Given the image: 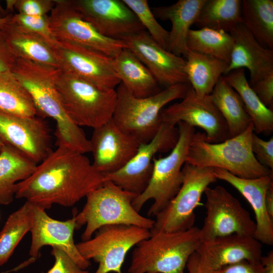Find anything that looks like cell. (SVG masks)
<instances>
[{"label":"cell","instance_id":"obj_1","mask_svg":"<svg viewBox=\"0 0 273 273\" xmlns=\"http://www.w3.org/2000/svg\"><path fill=\"white\" fill-rule=\"evenodd\" d=\"M105 181L84 154L58 146L17 184L15 197L45 210L53 204L71 207Z\"/></svg>","mask_w":273,"mask_h":273},{"label":"cell","instance_id":"obj_2","mask_svg":"<svg viewBox=\"0 0 273 273\" xmlns=\"http://www.w3.org/2000/svg\"><path fill=\"white\" fill-rule=\"evenodd\" d=\"M253 125L240 134L223 142L210 143L204 133L195 132L189 146L186 163L202 167L224 169L244 178H255L272 174L262 165L252 150Z\"/></svg>","mask_w":273,"mask_h":273},{"label":"cell","instance_id":"obj_3","mask_svg":"<svg viewBox=\"0 0 273 273\" xmlns=\"http://www.w3.org/2000/svg\"><path fill=\"white\" fill-rule=\"evenodd\" d=\"M201 243L200 229L151 234L134 249L127 273H184L187 261Z\"/></svg>","mask_w":273,"mask_h":273},{"label":"cell","instance_id":"obj_4","mask_svg":"<svg viewBox=\"0 0 273 273\" xmlns=\"http://www.w3.org/2000/svg\"><path fill=\"white\" fill-rule=\"evenodd\" d=\"M190 86L189 83H179L153 95L138 98L120 83L116 89L117 100L112 120L121 130L135 138L141 144L148 143L161 126L162 110L169 103L184 98Z\"/></svg>","mask_w":273,"mask_h":273},{"label":"cell","instance_id":"obj_5","mask_svg":"<svg viewBox=\"0 0 273 273\" xmlns=\"http://www.w3.org/2000/svg\"><path fill=\"white\" fill-rule=\"evenodd\" d=\"M137 196L110 180L89 193L84 206L76 216V230L86 225L82 240L90 239L100 228L106 225H132L152 229L155 220L142 216L132 206Z\"/></svg>","mask_w":273,"mask_h":273},{"label":"cell","instance_id":"obj_6","mask_svg":"<svg viewBox=\"0 0 273 273\" xmlns=\"http://www.w3.org/2000/svg\"><path fill=\"white\" fill-rule=\"evenodd\" d=\"M56 85L65 110L78 126L95 129L112 119L115 89L101 87L61 70Z\"/></svg>","mask_w":273,"mask_h":273},{"label":"cell","instance_id":"obj_7","mask_svg":"<svg viewBox=\"0 0 273 273\" xmlns=\"http://www.w3.org/2000/svg\"><path fill=\"white\" fill-rule=\"evenodd\" d=\"M177 124L178 138L175 145L168 155L154 158L149 183L145 190L132 203L134 209L139 212L148 200L153 199L154 202L147 212L149 216H155L164 209L177 193L183 183L182 168L195 129L183 122Z\"/></svg>","mask_w":273,"mask_h":273},{"label":"cell","instance_id":"obj_8","mask_svg":"<svg viewBox=\"0 0 273 273\" xmlns=\"http://www.w3.org/2000/svg\"><path fill=\"white\" fill-rule=\"evenodd\" d=\"M182 171V185L167 206L155 216L151 234L160 231H183L194 226V210L206 189L217 180L212 167L186 162Z\"/></svg>","mask_w":273,"mask_h":273},{"label":"cell","instance_id":"obj_9","mask_svg":"<svg viewBox=\"0 0 273 273\" xmlns=\"http://www.w3.org/2000/svg\"><path fill=\"white\" fill-rule=\"evenodd\" d=\"M95 233L94 237L76 244L85 259L98 263L95 273H123L121 267L127 252L151 236L150 230L126 224L104 225Z\"/></svg>","mask_w":273,"mask_h":273},{"label":"cell","instance_id":"obj_10","mask_svg":"<svg viewBox=\"0 0 273 273\" xmlns=\"http://www.w3.org/2000/svg\"><path fill=\"white\" fill-rule=\"evenodd\" d=\"M204 193L206 216L200 229L201 242L232 234L253 237L255 221L240 202L225 188L208 187Z\"/></svg>","mask_w":273,"mask_h":273},{"label":"cell","instance_id":"obj_11","mask_svg":"<svg viewBox=\"0 0 273 273\" xmlns=\"http://www.w3.org/2000/svg\"><path fill=\"white\" fill-rule=\"evenodd\" d=\"M49 16L51 30L58 41L78 44L115 58L126 48L120 39L106 37L87 21L71 0H54Z\"/></svg>","mask_w":273,"mask_h":273},{"label":"cell","instance_id":"obj_12","mask_svg":"<svg viewBox=\"0 0 273 273\" xmlns=\"http://www.w3.org/2000/svg\"><path fill=\"white\" fill-rule=\"evenodd\" d=\"M178 138V128L162 122L155 136L148 143H141L135 155L125 166L116 172L104 174L105 181L110 180L124 190L140 195L150 180L155 155L171 150Z\"/></svg>","mask_w":273,"mask_h":273},{"label":"cell","instance_id":"obj_13","mask_svg":"<svg viewBox=\"0 0 273 273\" xmlns=\"http://www.w3.org/2000/svg\"><path fill=\"white\" fill-rule=\"evenodd\" d=\"M62 71L98 86L115 89L120 83L113 58L78 44L58 41L52 47Z\"/></svg>","mask_w":273,"mask_h":273},{"label":"cell","instance_id":"obj_14","mask_svg":"<svg viewBox=\"0 0 273 273\" xmlns=\"http://www.w3.org/2000/svg\"><path fill=\"white\" fill-rule=\"evenodd\" d=\"M160 117L162 122L173 125L183 122L203 129L205 140L210 143L230 139L226 123L217 108L208 96H197L191 86L181 101L164 108Z\"/></svg>","mask_w":273,"mask_h":273},{"label":"cell","instance_id":"obj_15","mask_svg":"<svg viewBox=\"0 0 273 273\" xmlns=\"http://www.w3.org/2000/svg\"><path fill=\"white\" fill-rule=\"evenodd\" d=\"M77 213V210H74L71 218L60 221L50 217L45 210L30 203L31 243L29 255L31 258H37L41 249L49 245L62 250L82 269L87 268L90 265V261L81 255L73 239Z\"/></svg>","mask_w":273,"mask_h":273},{"label":"cell","instance_id":"obj_16","mask_svg":"<svg viewBox=\"0 0 273 273\" xmlns=\"http://www.w3.org/2000/svg\"><path fill=\"white\" fill-rule=\"evenodd\" d=\"M120 40L147 67L159 84L167 88L189 83L185 59L162 48L147 31L126 35Z\"/></svg>","mask_w":273,"mask_h":273},{"label":"cell","instance_id":"obj_17","mask_svg":"<svg viewBox=\"0 0 273 273\" xmlns=\"http://www.w3.org/2000/svg\"><path fill=\"white\" fill-rule=\"evenodd\" d=\"M0 139L37 164L53 151L49 127L41 118L0 111Z\"/></svg>","mask_w":273,"mask_h":273},{"label":"cell","instance_id":"obj_18","mask_svg":"<svg viewBox=\"0 0 273 273\" xmlns=\"http://www.w3.org/2000/svg\"><path fill=\"white\" fill-rule=\"evenodd\" d=\"M89 141L92 164L104 174L122 168L135 155L141 144L135 138L121 130L112 119L94 129Z\"/></svg>","mask_w":273,"mask_h":273},{"label":"cell","instance_id":"obj_19","mask_svg":"<svg viewBox=\"0 0 273 273\" xmlns=\"http://www.w3.org/2000/svg\"><path fill=\"white\" fill-rule=\"evenodd\" d=\"M262 244L253 236L232 234L201 242L195 252L203 273H214L242 261L257 262Z\"/></svg>","mask_w":273,"mask_h":273},{"label":"cell","instance_id":"obj_20","mask_svg":"<svg viewBox=\"0 0 273 273\" xmlns=\"http://www.w3.org/2000/svg\"><path fill=\"white\" fill-rule=\"evenodd\" d=\"M71 1L83 17L106 37L120 40L126 35L145 30L122 0Z\"/></svg>","mask_w":273,"mask_h":273},{"label":"cell","instance_id":"obj_21","mask_svg":"<svg viewBox=\"0 0 273 273\" xmlns=\"http://www.w3.org/2000/svg\"><path fill=\"white\" fill-rule=\"evenodd\" d=\"M217 178L227 182L236 189L251 205L255 218L253 237L267 245H273V219L269 215L265 205L268 189L273 185L272 174L255 178L236 176L228 171L214 168Z\"/></svg>","mask_w":273,"mask_h":273},{"label":"cell","instance_id":"obj_22","mask_svg":"<svg viewBox=\"0 0 273 273\" xmlns=\"http://www.w3.org/2000/svg\"><path fill=\"white\" fill-rule=\"evenodd\" d=\"M230 33L234 39V46L224 75L236 69L246 68L251 86L273 74L272 50L262 47L241 23Z\"/></svg>","mask_w":273,"mask_h":273},{"label":"cell","instance_id":"obj_23","mask_svg":"<svg viewBox=\"0 0 273 273\" xmlns=\"http://www.w3.org/2000/svg\"><path fill=\"white\" fill-rule=\"evenodd\" d=\"M206 1L179 0L171 5L153 9L152 11L156 18L169 20L171 23L168 51L176 56L185 57L188 51V34L191 26L195 23Z\"/></svg>","mask_w":273,"mask_h":273},{"label":"cell","instance_id":"obj_24","mask_svg":"<svg viewBox=\"0 0 273 273\" xmlns=\"http://www.w3.org/2000/svg\"><path fill=\"white\" fill-rule=\"evenodd\" d=\"M113 60L121 83L133 96L145 98L160 92L154 76L130 50L124 48Z\"/></svg>","mask_w":273,"mask_h":273},{"label":"cell","instance_id":"obj_25","mask_svg":"<svg viewBox=\"0 0 273 273\" xmlns=\"http://www.w3.org/2000/svg\"><path fill=\"white\" fill-rule=\"evenodd\" d=\"M2 31L11 52L17 58L59 69L52 47L42 37L21 28L11 21Z\"/></svg>","mask_w":273,"mask_h":273},{"label":"cell","instance_id":"obj_26","mask_svg":"<svg viewBox=\"0 0 273 273\" xmlns=\"http://www.w3.org/2000/svg\"><path fill=\"white\" fill-rule=\"evenodd\" d=\"M185 73L191 87L200 98L209 96L228 64L222 60L188 50L185 57Z\"/></svg>","mask_w":273,"mask_h":273},{"label":"cell","instance_id":"obj_27","mask_svg":"<svg viewBox=\"0 0 273 273\" xmlns=\"http://www.w3.org/2000/svg\"><path fill=\"white\" fill-rule=\"evenodd\" d=\"M37 164L22 152L5 144L0 152V204L8 205L15 197L17 185L27 178Z\"/></svg>","mask_w":273,"mask_h":273},{"label":"cell","instance_id":"obj_28","mask_svg":"<svg viewBox=\"0 0 273 273\" xmlns=\"http://www.w3.org/2000/svg\"><path fill=\"white\" fill-rule=\"evenodd\" d=\"M208 97L224 119L230 138L240 134L252 123L240 96L223 76Z\"/></svg>","mask_w":273,"mask_h":273},{"label":"cell","instance_id":"obj_29","mask_svg":"<svg viewBox=\"0 0 273 273\" xmlns=\"http://www.w3.org/2000/svg\"><path fill=\"white\" fill-rule=\"evenodd\" d=\"M225 81L237 92L257 134L272 131L273 111L259 100L248 81L245 69L233 70L223 76Z\"/></svg>","mask_w":273,"mask_h":273},{"label":"cell","instance_id":"obj_30","mask_svg":"<svg viewBox=\"0 0 273 273\" xmlns=\"http://www.w3.org/2000/svg\"><path fill=\"white\" fill-rule=\"evenodd\" d=\"M242 24L263 47L273 50V1L243 0Z\"/></svg>","mask_w":273,"mask_h":273},{"label":"cell","instance_id":"obj_31","mask_svg":"<svg viewBox=\"0 0 273 273\" xmlns=\"http://www.w3.org/2000/svg\"><path fill=\"white\" fill-rule=\"evenodd\" d=\"M241 0H206L195 24L230 33L242 23Z\"/></svg>","mask_w":273,"mask_h":273},{"label":"cell","instance_id":"obj_32","mask_svg":"<svg viewBox=\"0 0 273 273\" xmlns=\"http://www.w3.org/2000/svg\"><path fill=\"white\" fill-rule=\"evenodd\" d=\"M0 111L24 117L37 115L30 94L10 71L0 73Z\"/></svg>","mask_w":273,"mask_h":273},{"label":"cell","instance_id":"obj_33","mask_svg":"<svg viewBox=\"0 0 273 273\" xmlns=\"http://www.w3.org/2000/svg\"><path fill=\"white\" fill-rule=\"evenodd\" d=\"M188 50L230 63L234 46L231 34L221 30L208 28L191 29L188 34Z\"/></svg>","mask_w":273,"mask_h":273},{"label":"cell","instance_id":"obj_34","mask_svg":"<svg viewBox=\"0 0 273 273\" xmlns=\"http://www.w3.org/2000/svg\"><path fill=\"white\" fill-rule=\"evenodd\" d=\"M30 203L26 201L7 218L0 232V266L13 254L20 241L30 232Z\"/></svg>","mask_w":273,"mask_h":273},{"label":"cell","instance_id":"obj_35","mask_svg":"<svg viewBox=\"0 0 273 273\" xmlns=\"http://www.w3.org/2000/svg\"><path fill=\"white\" fill-rule=\"evenodd\" d=\"M133 12L145 30L160 46L168 51L169 32L157 21L147 0H122Z\"/></svg>","mask_w":273,"mask_h":273},{"label":"cell","instance_id":"obj_36","mask_svg":"<svg viewBox=\"0 0 273 273\" xmlns=\"http://www.w3.org/2000/svg\"><path fill=\"white\" fill-rule=\"evenodd\" d=\"M11 22L25 30L42 37L51 47L57 41L50 28L48 15L34 16L18 13L12 15Z\"/></svg>","mask_w":273,"mask_h":273},{"label":"cell","instance_id":"obj_37","mask_svg":"<svg viewBox=\"0 0 273 273\" xmlns=\"http://www.w3.org/2000/svg\"><path fill=\"white\" fill-rule=\"evenodd\" d=\"M55 6L54 0H15L18 14L34 16L47 15Z\"/></svg>","mask_w":273,"mask_h":273},{"label":"cell","instance_id":"obj_38","mask_svg":"<svg viewBox=\"0 0 273 273\" xmlns=\"http://www.w3.org/2000/svg\"><path fill=\"white\" fill-rule=\"evenodd\" d=\"M51 254L54 258V263L46 273H89L86 269L80 268L64 252L57 247H52Z\"/></svg>","mask_w":273,"mask_h":273},{"label":"cell","instance_id":"obj_39","mask_svg":"<svg viewBox=\"0 0 273 273\" xmlns=\"http://www.w3.org/2000/svg\"><path fill=\"white\" fill-rule=\"evenodd\" d=\"M252 150L257 160L272 171L273 138L265 141L254 132L252 140Z\"/></svg>","mask_w":273,"mask_h":273},{"label":"cell","instance_id":"obj_40","mask_svg":"<svg viewBox=\"0 0 273 273\" xmlns=\"http://www.w3.org/2000/svg\"><path fill=\"white\" fill-rule=\"evenodd\" d=\"M261 102L268 109H273V74L257 81L251 86Z\"/></svg>","mask_w":273,"mask_h":273},{"label":"cell","instance_id":"obj_41","mask_svg":"<svg viewBox=\"0 0 273 273\" xmlns=\"http://www.w3.org/2000/svg\"><path fill=\"white\" fill-rule=\"evenodd\" d=\"M214 273H266V272L261 261L251 262L245 260L226 266Z\"/></svg>","mask_w":273,"mask_h":273},{"label":"cell","instance_id":"obj_42","mask_svg":"<svg viewBox=\"0 0 273 273\" xmlns=\"http://www.w3.org/2000/svg\"><path fill=\"white\" fill-rule=\"evenodd\" d=\"M17 58L11 52L2 30H0V73L12 71Z\"/></svg>","mask_w":273,"mask_h":273},{"label":"cell","instance_id":"obj_43","mask_svg":"<svg viewBox=\"0 0 273 273\" xmlns=\"http://www.w3.org/2000/svg\"><path fill=\"white\" fill-rule=\"evenodd\" d=\"M186 267L189 273H203L198 256L196 252L192 254L189 257Z\"/></svg>","mask_w":273,"mask_h":273},{"label":"cell","instance_id":"obj_44","mask_svg":"<svg viewBox=\"0 0 273 273\" xmlns=\"http://www.w3.org/2000/svg\"><path fill=\"white\" fill-rule=\"evenodd\" d=\"M265 205L269 216L273 219V185L268 189L266 192Z\"/></svg>","mask_w":273,"mask_h":273},{"label":"cell","instance_id":"obj_45","mask_svg":"<svg viewBox=\"0 0 273 273\" xmlns=\"http://www.w3.org/2000/svg\"><path fill=\"white\" fill-rule=\"evenodd\" d=\"M261 262L265 268L266 273H273V251H270L266 255L262 256Z\"/></svg>","mask_w":273,"mask_h":273},{"label":"cell","instance_id":"obj_46","mask_svg":"<svg viewBox=\"0 0 273 273\" xmlns=\"http://www.w3.org/2000/svg\"><path fill=\"white\" fill-rule=\"evenodd\" d=\"M12 15H10L6 17L0 18V30H3L8 24L10 22Z\"/></svg>","mask_w":273,"mask_h":273},{"label":"cell","instance_id":"obj_47","mask_svg":"<svg viewBox=\"0 0 273 273\" xmlns=\"http://www.w3.org/2000/svg\"><path fill=\"white\" fill-rule=\"evenodd\" d=\"M12 15V14H11ZM10 15L6 10H4L1 6L0 4V18L6 17Z\"/></svg>","mask_w":273,"mask_h":273},{"label":"cell","instance_id":"obj_48","mask_svg":"<svg viewBox=\"0 0 273 273\" xmlns=\"http://www.w3.org/2000/svg\"><path fill=\"white\" fill-rule=\"evenodd\" d=\"M5 144L0 139V152L5 146Z\"/></svg>","mask_w":273,"mask_h":273},{"label":"cell","instance_id":"obj_49","mask_svg":"<svg viewBox=\"0 0 273 273\" xmlns=\"http://www.w3.org/2000/svg\"><path fill=\"white\" fill-rule=\"evenodd\" d=\"M151 273H158V272H151Z\"/></svg>","mask_w":273,"mask_h":273}]
</instances>
